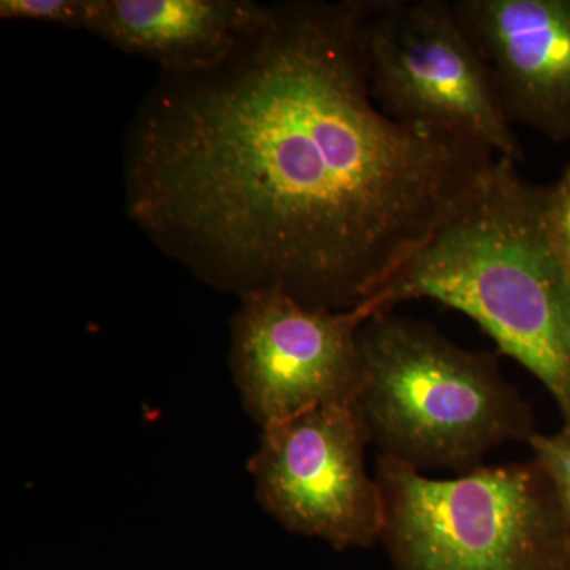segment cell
<instances>
[{"label": "cell", "mask_w": 570, "mask_h": 570, "mask_svg": "<svg viewBox=\"0 0 570 570\" xmlns=\"http://www.w3.org/2000/svg\"><path fill=\"white\" fill-rule=\"evenodd\" d=\"M512 126L570 141V0H453Z\"/></svg>", "instance_id": "cell-8"}, {"label": "cell", "mask_w": 570, "mask_h": 570, "mask_svg": "<svg viewBox=\"0 0 570 570\" xmlns=\"http://www.w3.org/2000/svg\"><path fill=\"white\" fill-rule=\"evenodd\" d=\"M535 463L549 479L562 512L570 524V425L553 434L535 431L528 441Z\"/></svg>", "instance_id": "cell-10"}, {"label": "cell", "mask_w": 570, "mask_h": 570, "mask_svg": "<svg viewBox=\"0 0 570 570\" xmlns=\"http://www.w3.org/2000/svg\"><path fill=\"white\" fill-rule=\"evenodd\" d=\"M362 307L303 305L281 291L242 296L232 321L230 363L247 411L264 428L326 404L355 401Z\"/></svg>", "instance_id": "cell-7"}, {"label": "cell", "mask_w": 570, "mask_h": 570, "mask_svg": "<svg viewBox=\"0 0 570 570\" xmlns=\"http://www.w3.org/2000/svg\"><path fill=\"white\" fill-rule=\"evenodd\" d=\"M358 344L355 403L379 456L461 475L499 445L528 442L535 433L530 404L493 355L393 313L367 318Z\"/></svg>", "instance_id": "cell-3"}, {"label": "cell", "mask_w": 570, "mask_h": 570, "mask_svg": "<svg viewBox=\"0 0 570 570\" xmlns=\"http://www.w3.org/2000/svg\"><path fill=\"white\" fill-rule=\"evenodd\" d=\"M549 217L554 238L570 265V164L557 183L549 184Z\"/></svg>", "instance_id": "cell-12"}, {"label": "cell", "mask_w": 570, "mask_h": 570, "mask_svg": "<svg viewBox=\"0 0 570 570\" xmlns=\"http://www.w3.org/2000/svg\"><path fill=\"white\" fill-rule=\"evenodd\" d=\"M549 197L550 186L497 157L430 242L360 307L367 318L412 299L459 311L542 382L570 425V265Z\"/></svg>", "instance_id": "cell-2"}, {"label": "cell", "mask_w": 570, "mask_h": 570, "mask_svg": "<svg viewBox=\"0 0 570 570\" xmlns=\"http://www.w3.org/2000/svg\"><path fill=\"white\" fill-rule=\"evenodd\" d=\"M367 444L355 401L264 428L249 461L258 501L288 531L336 550L381 542L384 499L366 469Z\"/></svg>", "instance_id": "cell-6"}, {"label": "cell", "mask_w": 570, "mask_h": 570, "mask_svg": "<svg viewBox=\"0 0 570 570\" xmlns=\"http://www.w3.org/2000/svg\"><path fill=\"white\" fill-rule=\"evenodd\" d=\"M362 47L371 97L389 118L523 160L489 67L453 2L374 0L363 20Z\"/></svg>", "instance_id": "cell-5"}, {"label": "cell", "mask_w": 570, "mask_h": 570, "mask_svg": "<svg viewBox=\"0 0 570 570\" xmlns=\"http://www.w3.org/2000/svg\"><path fill=\"white\" fill-rule=\"evenodd\" d=\"M370 0H294L209 69L163 71L124 138L126 212L168 257L242 298L365 305L452 193L444 135L384 115L367 85Z\"/></svg>", "instance_id": "cell-1"}, {"label": "cell", "mask_w": 570, "mask_h": 570, "mask_svg": "<svg viewBox=\"0 0 570 570\" xmlns=\"http://www.w3.org/2000/svg\"><path fill=\"white\" fill-rule=\"evenodd\" d=\"M88 0H2L0 20L31 21L85 31Z\"/></svg>", "instance_id": "cell-11"}, {"label": "cell", "mask_w": 570, "mask_h": 570, "mask_svg": "<svg viewBox=\"0 0 570 570\" xmlns=\"http://www.w3.org/2000/svg\"><path fill=\"white\" fill-rule=\"evenodd\" d=\"M265 7L253 0H88L85 32L163 71L190 73L225 61Z\"/></svg>", "instance_id": "cell-9"}, {"label": "cell", "mask_w": 570, "mask_h": 570, "mask_svg": "<svg viewBox=\"0 0 570 570\" xmlns=\"http://www.w3.org/2000/svg\"><path fill=\"white\" fill-rule=\"evenodd\" d=\"M395 570H570V524L534 460L430 479L379 456Z\"/></svg>", "instance_id": "cell-4"}]
</instances>
